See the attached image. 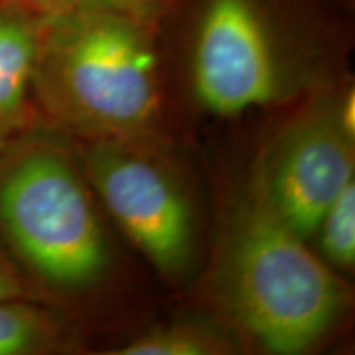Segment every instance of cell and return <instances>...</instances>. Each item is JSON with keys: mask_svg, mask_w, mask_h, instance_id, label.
<instances>
[{"mask_svg": "<svg viewBox=\"0 0 355 355\" xmlns=\"http://www.w3.org/2000/svg\"><path fill=\"white\" fill-rule=\"evenodd\" d=\"M61 331L50 313L20 300L0 301V355L43 354L60 345Z\"/></svg>", "mask_w": 355, "mask_h": 355, "instance_id": "8", "label": "cell"}, {"mask_svg": "<svg viewBox=\"0 0 355 355\" xmlns=\"http://www.w3.org/2000/svg\"><path fill=\"white\" fill-rule=\"evenodd\" d=\"M232 349L227 337L199 322H178L132 340L121 355H216Z\"/></svg>", "mask_w": 355, "mask_h": 355, "instance_id": "9", "label": "cell"}, {"mask_svg": "<svg viewBox=\"0 0 355 355\" xmlns=\"http://www.w3.org/2000/svg\"><path fill=\"white\" fill-rule=\"evenodd\" d=\"M0 235L58 290L94 285L109 268L107 239L83 175L44 137L21 133L0 150Z\"/></svg>", "mask_w": 355, "mask_h": 355, "instance_id": "3", "label": "cell"}, {"mask_svg": "<svg viewBox=\"0 0 355 355\" xmlns=\"http://www.w3.org/2000/svg\"><path fill=\"white\" fill-rule=\"evenodd\" d=\"M0 2L15 3L25 10L35 13V15L50 19V17L60 15L74 8L81 3V0H0Z\"/></svg>", "mask_w": 355, "mask_h": 355, "instance_id": "12", "label": "cell"}, {"mask_svg": "<svg viewBox=\"0 0 355 355\" xmlns=\"http://www.w3.org/2000/svg\"><path fill=\"white\" fill-rule=\"evenodd\" d=\"M44 20L0 2V150L19 139L28 123Z\"/></svg>", "mask_w": 355, "mask_h": 355, "instance_id": "7", "label": "cell"}, {"mask_svg": "<svg viewBox=\"0 0 355 355\" xmlns=\"http://www.w3.org/2000/svg\"><path fill=\"white\" fill-rule=\"evenodd\" d=\"M81 3L130 15L155 26V21L165 12L168 0H81Z\"/></svg>", "mask_w": 355, "mask_h": 355, "instance_id": "11", "label": "cell"}, {"mask_svg": "<svg viewBox=\"0 0 355 355\" xmlns=\"http://www.w3.org/2000/svg\"><path fill=\"white\" fill-rule=\"evenodd\" d=\"M354 135L343 127L336 105L300 119L257 183L275 214L308 241L327 207L354 181Z\"/></svg>", "mask_w": 355, "mask_h": 355, "instance_id": "6", "label": "cell"}, {"mask_svg": "<svg viewBox=\"0 0 355 355\" xmlns=\"http://www.w3.org/2000/svg\"><path fill=\"white\" fill-rule=\"evenodd\" d=\"M24 291V283H21L19 272L6 254L0 250V301L20 300Z\"/></svg>", "mask_w": 355, "mask_h": 355, "instance_id": "13", "label": "cell"}, {"mask_svg": "<svg viewBox=\"0 0 355 355\" xmlns=\"http://www.w3.org/2000/svg\"><path fill=\"white\" fill-rule=\"evenodd\" d=\"M268 206L259 183L239 216L224 268L230 311L266 352L303 354L343 314L347 293Z\"/></svg>", "mask_w": 355, "mask_h": 355, "instance_id": "2", "label": "cell"}, {"mask_svg": "<svg viewBox=\"0 0 355 355\" xmlns=\"http://www.w3.org/2000/svg\"><path fill=\"white\" fill-rule=\"evenodd\" d=\"M33 94L56 122L89 140L150 139L159 119L153 25L84 3L50 17Z\"/></svg>", "mask_w": 355, "mask_h": 355, "instance_id": "1", "label": "cell"}, {"mask_svg": "<svg viewBox=\"0 0 355 355\" xmlns=\"http://www.w3.org/2000/svg\"><path fill=\"white\" fill-rule=\"evenodd\" d=\"M322 260L339 268H352L355 261V183H349L327 207L316 232Z\"/></svg>", "mask_w": 355, "mask_h": 355, "instance_id": "10", "label": "cell"}, {"mask_svg": "<svg viewBox=\"0 0 355 355\" xmlns=\"http://www.w3.org/2000/svg\"><path fill=\"white\" fill-rule=\"evenodd\" d=\"M83 157L89 183L128 239L166 278H184L196 227L175 178L132 141L91 140Z\"/></svg>", "mask_w": 355, "mask_h": 355, "instance_id": "5", "label": "cell"}, {"mask_svg": "<svg viewBox=\"0 0 355 355\" xmlns=\"http://www.w3.org/2000/svg\"><path fill=\"white\" fill-rule=\"evenodd\" d=\"M188 58L193 91L209 112L234 117L272 104L288 71L272 0H198Z\"/></svg>", "mask_w": 355, "mask_h": 355, "instance_id": "4", "label": "cell"}]
</instances>
